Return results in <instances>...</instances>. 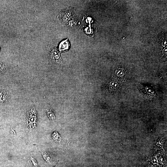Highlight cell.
<instances>
[{
    "label": "cell",
    "mask_w": 167,
    "mask_h": 167,
    "mask_svg": "<svg viewBox=\"0 0 167 167\" xmlns=\"http://www.w3.org/2000/svg\"><path fill=\"white\" fill-rule=\"evenodd\" d=\"M36 113L34 108L32 107L28 111L27 117L28 126L31 130L36 126Z\"/></svg>",
    "instance_id": "6da1fadb"
},
{
    "label": "cell",
    "mask_w": 167,
    "mask_h": 167,
    "mask_svg": "<svg viewBox=\"0 0 167 167\" xmlns=\"http://www.w3.org/2000/svg\"><path fill=\"white\" fill-rule=\"evenodd\" d=\"M48 54L50 59L53 62L56 63L61 62V59L60 53L56 48L54 47L50 48Z\"/></svg>",
    "instance_id": "7a4b0ae2"
},
{
    "label": "cell",
    "mask_w": 167,
    "mask_h": 167,
    "mask_svg": "<svg viewBox=\"0 0 167 167\" xmlns=\"http://www.w3.org/2000/svg\"><path fill=\"white\" fill-rule=\"evenodd\" d=\"M70 44L68 39L62 41L59 45V49L60 52H64L68 50Z\"/></svg>",
    "instance_id": "3957f363"
},
{
    "label": "cell",
    "mask_w": 167,
    "mask_h": 167,
    "mask_svg": "<svg viewBox=\"0 0 167 167\" xmlns=\"http://www.w3.org/2000/svg\"><path fill=\"white\" fill-rule=\"evenodd\" d=\"M44 158V159L48 163L52 164L53 162V158L51 155L46 152L40 151Z\"/></svg>",
    "instance_id": "277c9868"
},
{
    "label": "cell",
    "mask_w": 167,
    "mask_h": 167,
    "mask_svg": "<svg viewBox=\"0 0 167 167\" xmlns=\"http://www.w3.org/2000/svg\"><path fill=\"white\" fill-rule=\"evenodd\" d=\"M26 167H38V164L34 158L30 157L28 161Z\"/></svg>",
    "instance_id": "5b68a950"
},
{
    "label": "cell",
    "mask_w": 167,
    "mask_h": 167,
    "mask_svg": "<svg viewBox=\"0 0 167 167\" xmlns=\"http://www.w3.org/2000/svg\"><path fill=\"white\" fill-rule=\"evenodd\" d=\"M60 15H61V18L64 21L66 22L68 19L70 17V16H72L71 14V12H69L68 11H65L62 12L61 14H60Z\"/></svg>",
    "instance_id": "8992f818"
},
{
    "label": "cell",
    "mask_w": 167,
    "mask_h": 167,
    "mask_svg": "<svg viewBox=\"0 0 167 167\" xmlns=\"http://www.w3.org/2000/svg\"><path fill=\"white\" fill-rule=\"evenodd\" d=\"M8 96L6 92H0V104L5 103L8 100Z\"/></svg>",
    "instance_id": "52a82bcc"
},
{
    "label": "cell",
    "mask_w": 167,
    "mask_h": 167,
    "mask_svg": "<svg viewBox=\"0 0 167 167\" xmlns=\"http://www.w3.org/2000/svg\"><path fill=\"white\" fill-rule=\"evenodd\" d=\"M46 113H47L49 118L51 119H54L55 117L52 111H51V110L48 108H46Z\"/></svg>",
    "instance_id": "ba28073f"
},
{
    "label": "cell",
    "mask_w": 167,
    "mask_h": 167,
    "mask_svg": "<svg viewBox=\"0 0 167 167\" xmlns=\"http://www.w3.org/2000/svg\"><path fill=\"white\" fill-rule=\"evenodd\" d=\"M110 86L111 88H112V89H116L117 88L118 86V85L117 83L114 82H112L110 83Z\"/></svg>",
    "instance_id": "9c48e42d"
},
{
    "label": "cell",
    "mask_w": 167,
    "mask_h": 167,
    "mask_svg": "<svg viewBox=\"0 0 167 167\" xmlns=\"http://www.w3.org/2000/svg\"><path fill=\"white\" fill-rule=\"evenodd\" d=\"M152 161L153 163L155 164H157L158 163L157 158L155 157L153 158L152 159Z\"/></svg>",
    "instance_id": "30bf717a"
},
{
    "label": "cell",
    "mask_w": 167,
    "mask_h": 167,
    "mask_svg": "<svg viewBox=\"0 0 167 167\" xmlns=\"http://www.w3.org/2000/svg\"><path fill=\"white\" fill-rule=\"evenodd\" d=\"M4 66L2 64H0V73H1L4 70Z\"/></svg>",
    "instance_id": "8fae6325"
},
{
    "label": "cell",
    "mask_w": 167,
    "mask_h": 167,
    "mask_svg": "<svg viewBox=\"0 0 167 167\" xmlns=\"http://www.w3.org/2000/svg\"><path fill=\"white\" fill-rule=\"evenodd\" d=\"M160 161L161 164H165V161L163 158L161 157L160 159Z\"/></svg>",
    "instance_id": "7c38bea8"
},
{
    "label": "cell",
    "mask_w": 167,
    "mask_h": 167,
    "mask_svg": "<svg viewBox=\"0 0 167 167\" xmlns=\"http://www.w3.org/2000/svg\"><path fill=\"white\" fill-rule=\"evenodd\" d=\"M150 167H155L153 166H150Z\"/></svg>",
    "instance_id": "4fadbf2b"
},
{
    "label": "cell",
    "mask_w": 167,
    "mask_h": 167,
    "mask_svg": "<svg viewBox=\"0 0 167 167\" xmlns=\"http://www.w3.org/2000/svg\"><path fill=\"white\" fill-rule=\"evenodd\" d=\"M1 127V125H0V127Z\"/></svg>",
    "instance_id": "5bb4252c"
}]
</instances>
